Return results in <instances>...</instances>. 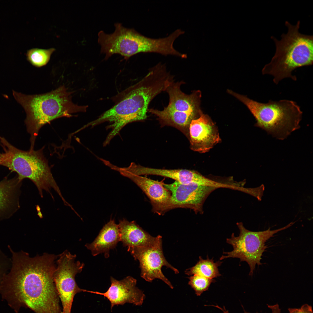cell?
I'll return each mask as SVG.
<instances>
[{
	"label": "cell",
	"instance_id": "obj_1",
	"mask_svg": "<svg viewBox=\"0 0 313 313\" xmlns=\"http://www.w3.org/2000/svg\"><path fill=\"white\" fill-rule=\"evenodd\" d=\"M10 271L2 281L0 293L18 313L21 307L35 313H62L54 280L58 256L44 253L31 257L23 251H14Z\"/></svg>",
	"mask_w": 313,
	"mask_h": 313
},
{
	"label": "cell",
	"instance_id": "obj_2",
	"mask_svg": "<svg viewBox=\"0 0 313 313\" xmlns=\"http://www.w3.org/2000/svg\"><path fill=\"white\" fill-rule=\"evenodd\" d=\"M168 83L165 77L155 70L150 69L142 79L114 97L115 104L95 120L84 126L93 127L107 121L111 130L103 143L105 146L127 124L146 119L149 105L153 99L165 91Z\"/></svg>",
	"mask_w": 313,
	"mask_h": 313
},
{
	"label": "cell",
	"instance_id": "obj_3",
	"mask_svg": "<svg viewBox=\"0 0 313 313\" xmlns=\"http://www.w3.org/2000/svg\"><path fill=\"white\" fill-rule=\"evenodd\" d=\"M72 93L64 85L39 94L26 95L12 91L14 98L26 113L25 123L30 136V148L34 149L39 131L46 124L60 117H70L73 113L86 111L88 106H79L72 102Z\"/></svg>",
	"mask_w": 313,
	"mask_h": 313
},
{
	"label": "cell",
	"instance_id": "obj_4",
	"mask_svg": "<svg viewBox=\"0 0 313 313\" xmlns=\"http://www.w3.org/2000/svg\"><path fill=\"white\" fill-rule=\"evenodd\" d=\"M300 24V21L294 25L286 21L285 25L287 32L281 34V39L271 37L275 44V52L271 61L263 68L262 73L272 75L276 84L286 78L296 81V76L292 74L294 70L313 64V36L301 33Z\"/></svg>",
	"mask_w": 313,
	"mask_h": 313
},
{
	"label": "cell",
	"instance_id": "obj_5",
	"mask_svg": "<svg viewBox=\"0 0 313 313\" xmlns=\"http://www.w3.org/2000/svg\"><path fill=\"white\" fill-rule=\"evenodd\" d=\"M0 144L4 152L1 153L0 165L8 168L18 174L19 181L30 180L37 187L41 197L45 190L53 197L50 191L52 188L57 193L65 205L68 204L55 180L48 161L43 153L44 147L37 150L30 149L23 150L16 148L0 136Z\"/></svg>",
	"mask_w": 313,
	"mask_h": 313
},
{
	"label": "cell",
	"instance_id": "obj_6",
	"mask_svg": "<svg viewBox=\"0 0 313 313\" xmlns=\"http://www.w3.org/2000/svg\"><path fill=\"white\" fill-rule=\"evenodd\" d=\"M227 92L247 107L256 120L255 126L277 139H285L300 128L303 112L294 101L269 100L267 103H261L230 90Z\"/></svg>",
	"mask_w": 313,
	"mask_h": 313
},
{
	"label": "cell",
	"instance_id": "obj_7",
	"mask_svg": "<svg viewBox=\"0 0 313 313\" xmlns=\"http://www.w3.org/2000/svg\"><path fill=\"white\" fill-rule=\"evenodd\" d=\"M114 26L115 29L112 33L107 34L101 30L98 34L101 52L105 54V59L114 54L128 59L140 52H156L165 55L177 53L173 46L176 37L173 34L165 38L154 39L141 34L133 28H125L121 23H115Z\"/></svg>",
	"mask_w": 313,
	"mask_h": 313
},
{
	"label": "cell",
	"instance_id": "obj_8",
	"mask_svg": "<svg viewBox=\"0 0 313 313\" xmlns=\"http://www.w3.org/2000/svg\"><path fill=\"white\" fill-rule=\"evenodd\" d=\"M295 222H291L285 226L275 230L270 228L261 231L255 232L246 229L242 222H238L236 225L240 233L236 236L232 233L230 238L226 239V242L232 245L233 250L229 252H223L220 258L222 260L229 258H238L240 261H246L249 265V275L252 276L256 265L262 264L261 256L267 248L265 242L277 233L287 229L292 226Z\"/></svg>",
	"mask_w": 313,
	"mask_h": 313
},
{
	"label": "cell",
	"instance_id": "obj_9",
	"mask_svg": "<svg viewBox=\"0 0 313 313\" xmlns=\"http://www.w3.org/2000/svg\"><path fill=\"white\" fill-rule=\"evenodd\" d=\"M54 275L56 288L63 307L62 313H71L74 297L77 293L85 292L80 288L75 280L76 275L80 273L84 264L79 261L75 262V254L65 250L58 255Z\"/></svg>",
	"mask_w": 313,
	"mask_h": 313
},
{
	"label": "cell",
	"instance_id": "obj_10",
	"mask_svg": "<svg viewBox=\"0 0 313 313\" xmlns=\"http://www.w3.org/2000/svg\"><path fill=\"white\" fill-rule=\"evenodd\" d=\"M162 237L159 235L148 244L141 247L128 249L135 260L139 263L141 276L146 281L151 282L155 279L162 280L170 287H173L162 272V267L165 266L172 270L175 274L178 270L170 265L164 256L162 248Z\"/></svg>",
	"mask_w": 313,
	"mask_h": 313
},
{
	"label": "cell",
	"instance_id": "obj_11",
	"mask_svg": "<svg viewBox=\"0 0 313 313\" xmlns=\"http://www.w3.org/2000/svg\"><path fill=\"white\" fill-rule=\"evenodd\" d=\"M163 185L171 192L172 209H190L195 213H203V206L206 199L212 192L218 188L196 184H183L177 181L170 184H163Z\"/></svg>",
	"mask_w": 313,
	"mask_h": 313
},
{
	"label": "cell",
	"instance_id": "obj_12",
	"mask_svg": "<svg viewBox=\"0 0 313 313\" xmlns=\"http://www.w3.org/2000/svg\"><path fill=\"white\" fill-rule=\"evenodd\" d=\"M109 167L130 179L143 191L150 201L154 212L163 215L172 209L171 193L164 187L163 184L145 177L133 174L111 163L109 164Z\"/></svg>",
	"mask_w": 313,
	"mask_h": 313
},
{
	"label": "cell",
	"instance_id": "obj_13",
	"mask_svg": "<svg viewBox=\"0 0 313 313\" xmlns=\"http://www.w3.org/2000/svg\"><path fill=\"white\" fill-rule=\"evenodd\" d=\"M111 285L104 293L85 290V292L103 296L110 302L111 309L116 305L126 303L137 306L141 305L145 296L143 292L136 287L137 280L130 276L121 280L110 277Z\"/></svg>",
	"mask_w": 313,
	"mask_h": 313
},
{
	"label": "cell",
	"instance_id": "obj_14",
	"mask_svg": "<svg viewBox=\"0 0 313 313\" xmlns=\"http://www.w3.org/2000/svg\"><path fill=\"white\" fill-rule=\"evenodd\" d=\"M190 148L201 153L207 152L220 141L216 125L209 117L202 113L189 125Z\"/></svg>",
	"mask_w": 313,
	"mask_h": 313
},
{
	"label": "cell",
	"instance_id": "obj_15",
	"mask_svg": "<svg viewBox=\"0 0 313 313\" xmlns=\"http://www.w3.org/2000/svg\"><path fill=\"white\" fill-rule=\"evenodd\" d=\"M183 81L171 82L165 91L169 96V103L164 110L180 114L190 115L199 117L202 113L200 108L201 93L194 91L191 94L183 92L180 87Z\"/></svg>",
	"mask_w": 313,
	"mask_h": 313
},
{
	"label": "cell",
	"instance_id": "obj_16",
	"mask_svg": "<svg viewBox=\"0 0 313 313\" xmlns=\"http://www.w3.org/2000/svg\"><path fill=\"white\" fill-rule=\"evenodd\" d=\"M136 175H155L173 179L185 184H196L205 186L208 182V178L195 171L187 169H167L145 167L136 164L133 168Z\"/></svg>",
	"mask_w": 313,
	"mask_h": 313
},
{
	"label": "cell",
	"instance_id": "obj_17",
	"mask_svg": "<svg viewBox=\"0 0 313 313\" xmlns=\"http://www.w3.org/2000/svg\"><path fill=\"white\" fill-rule=\"evenodd\" d=\"M119 241L120 236L118 225L114 220L111 219L103 226L94 241L85 246L91 251L93 256L104 253L105 257L108 258L110 250L115 248Z\"/></svg>",
	"mask_w": 313,
	"mask_h": 313
},
{
	"label": "cell",
	"instance_id": "obj_18",
	"mask_svg": "<svg viewBox=\"0 0 313 313\" xmlns=\"http://www.w3.org/2000/svg\"><path fill=\"white\" fill-rule=\"evenodd\" d=\"M118 225L120 241L128 249L145 246L154 238L134 221L129 222L123 219L119 221Z\"/></svg>",
	"mask_w": 313,
	"mask_h": 313
},
{
	"label": "cell",
	"instance_id": "obj_19",
	"mask_svg": "<svg viewBox=\"0 0 313 313\" xmlns=\"http://www.w3.org/2000/svg\"><path fill=\"white\" fill-rule=\"evenodd\" d=\"M199 259L194 266L185 270V274L189 276L198 275L212 279L221 276L218 267L222 263V261L214 262L213 258L210 259L208 256L206 259H203L201 256Z\"/></svg>",
	"mask_w": 313,
	"mask_h": 313
},
{
	"label": "cell",
	"instance_id": "obj_20",
	"mask_svg": "<svg viewBox=\"0 0 313 313\" xmlns=\"http://www.w3.org/2000/svg\"><path fill=\"white\" fill-rule=\"evenodd\" d=\"M20 183L17 177L0 182V214L8 210L16 202V194Z\"/></svg>",
	"mask_w": 313,
	"mask_h": 313
},
{
	"label": "cell",
	"instance_id": "obj_21",
	"mask_svg": "<svg viewBox=\"0 0 313 313\" xmlns=\"http://www.w3.org/2000/svg\"><path fill=\"white\" fill-rule=\"evenodd\" d=\"M55 49L33 48L28 50L26 54L28 60L33 65L40 67L46 65L49 62Z\"/></svg>",
	"mask_w": 313,
	"mask_h": 313
},
{
	"label": "cell",
	"instance_id": "obj_22",
	"mask_svg": "<svg viewBox=\"0 0 313 313\" xmlns=\"http://www.w3.org/2000/svg\"><path fill=\"white\" fill-rule=\"evenodd\" d=\"M189 277L188 284L193 289L197 296H199L203 292L208 290L211 284L216 282L210 279L198 275H193Z\"/></svg>",
	"mask_w": 313,
	"mask_h": 313
},
{
	"label": "cell",
	"instance_id": "obj_23",
	"mask_svg": "<svg viewBox=\"0 0 313 313\" xmlns=\"http://www.w3.org/2000/svg\"><path fill=\"white\" fill-rule=\"evenodd\" d=\"M11 265V259L8 258L0 250V290L3 278L8 273Z\"/></svg>",
	"mask_w": 313,
	"mask_h": 313
},
{
	"label": "cell",
	"instance_id": "obj_24",
	"mask_svg": "<svg viewBox=\"0 0 313 313\" xmlns=\"http://www.w3.org/2000/svg\"><path fill=\"white\" fill-rule=\"evenodd\" d=\"M289 313H313L312 306L308 304L303 305L300 308H289Z\"/></svg>",
	"mask_w": 313,
	"mask_h": 313
},
{
	"label": "cell",
	"instance_id": "obj_25",
	"mask_svg": "<svg viewBox=\"0 0 313 313\" xmlns=\"http://www.w3.org/2000/svg\"><path fill=\"white\" fill-rule=\"evenodd\" d=\"M267 306L269 308H270L272 310L271 313H281V309L279 307V305L278 304H275L274 305H267ZM216 307L220 309L223 312V313H230L228 311L226 310L225 309L224 307H223V308H222L220 307L218 305L216 306ZM244 313H250L248 312H246L244 309Z\"/></svg>",
	"mask_w": 313,
	"mask_h": 313
},
{
	"label": "cell",
	"instance_id": "obj_26",
	"mask_svg": "<svg viewBox=\"0 0 313 313\" xmlns=\"http://www.w3.org/2000/svg\"><path fill=\"white\" fill-rule=\"evenodd\" d=\"M1 153H0V160H1Z\"/></svg>",
	"mask_w": 313,
	"mask_h": 313
}]
</instances>
